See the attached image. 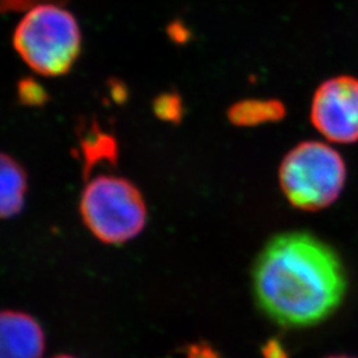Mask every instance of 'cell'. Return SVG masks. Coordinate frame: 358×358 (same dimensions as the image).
I'll list each match as a JSON object with an SVG mask.
<instances>
[{"mask_svg": "<svg viewBox=\"0 0 358 358\" xmlns=\"http://www.w3.org/2000/svg\"><path fill=\"white\" fill-rule=\"evenodd\" d=\"M186 358H220L219 353L207 343H196L189 346Z\"/></svg>", "mask_w": 358, "mask_h": 358, "instance_id": "13", "label": "cell"}, {"mask_svg": "<svg viewBox=\"0 0 358 358\" xmlns=\"http://www.w3.org/2000/svg\"><path fill=\"white\" fill-rule=\"evenodd\" d=\"M28 177L23 166L10 157L0 153V217L17 215L26 202Z\"/></svg>", "mask_w": 358, "mask_h": 358, "instance_id": "8", "label": "cell"}, {"mask_svg": "<svg viewBox=\"0 0 358 358\" xmlns=\"http://www.w3.org/2000/svg\"><path fill=\"white\" fill-rule=\"evenodd\" d=\"M344 158L329 145L304 141L282 158L279 185L291 205L319 211L334 203L345 187Z\"/></svg>", "mask_w": 358, "mask_h": 358, "instance_id": "3", "label": "cell"}, {"mask_svg": "<svg viewBox=\"0 0 358 358\" xmlns=\"http://www.w3.org/2000/svg\"><path fill=\"white\" fill-rule=\"evenodd\" d=\"M153 110L158 118L177 124L183 117V103L176 93H164L154 100Z\"/></svg>", "mask_w": 358, "mask_h": 358, "instance_id": "10", "label": "cell"}, {"mask_svg": "<svg viewBox=\"0 0 358 358\" xmlns=\"http://www.w3.org/2000/svg\"><path fill=\"white\" fill-rule=\"evenodd\" d=\"M264 358H288V355L282 344L276 340H269L263 348Z\"/></svg>", "mask_w": 358, "mask_h": 358, "instance_id": "14", "label": "cell"}, {"mask_svg": "<svg viewBox=\"0 0 358 358\" xmlns=\"http://www.w3.org/2000/svg\"><path fill=\"white\" fill-rule=\"evenodd\" d=\"M78 149L85 178L90 177L94 167L103 164L115 165L118 159V143L115 136L105 131L96 121L80 130Z\"/></svg>", "mask_w": 358, "mask_h": 358, "instance_id": "7", "label": "cell"}, {"mask_svg": "<svg viewBox=\"0 0 358 358\" xmlns=\"http://www.w3.org/2000/svg\"><path fill=\"white\" fill-rule=\"evenodd\" d=\"M227 115L235 127H256L282 120L285 108L276 100H244L232 105Z\"/></svg>", "mask_w": 358, "mask_h": 358, "instance_id": "9", "label": "cell"}, {"mask_svg": "<svg viewBox=\"0 0 358 358\" xmlns=\"http://www.w3.org/2000/svg\"><path fill=\"white\" fill-rule=\"evenodd\" d=\"M80 214L100 242L124 244L145 229L148 207L133 182L117 176H99L83 190Z\"/></svg>", "mask_w": 358, "mask_h": 358, "instance_id": "4", "label": "cell"}, {"mask_svg": "<svg viewBox=\"0 0 358 358\" xmlns=\"http://www.w3.org/2000/svg\"><path fill=\"white\" fill-rule=\"evenodd\" d=\"M19 99L24 105L38 106L45 103L47 93L36 81L32 78H26L19 84Z\"/></svg>", "mask_w": 358, "mask_h": 358, "instance_id": "11", "label": "cell"}, {"mask_svg": "<svg viewBox=\"0 0 358 358\" xmlns=\"http://www.w3.org/2000/svg\"><path fill=\"white\" fill-rule=\"evenodd\" d=\"M328 358H355V357H349V356H332V357Z\"/></svg>", "mask_w": 358, "mask_h": 358, "instance_id": "15", "label": "cell"}, {"mask_svg": "<svg viewBox=\"0 0 358 358\" xmlns=\"http://www.w3.org/2000/svg\"><path fill=\"white\" fill-rule=\"evenodd\" d=\"M13 48L34 72L64 76L76 64L83 35L76 17L60 4H40L15 28Z\"/></svg>", "mask_w": 358, "mask_h": 358, "instance_id": "2", "label": "cell"}, {"mask_svg": "<svg viewBox=\"0 0 358 358\" xmlns=\"http://www.w3.org/2000/svg\"><path fill=\"white\" fill-rule=\"evenodd\" d=\"M251 279L257 308L285 328H308L328 320L348 291L338 254L306 231L271 238L256 257Z\"/></svg>", "mask_w": 358, "mask_h": 358, "instance_id": "1", "label": "cell"}, {"mask_svg": "<svg viewBox=\"0 0 358 358\" xmlns=\"http://www.w3.org/2000/svg\"><path fill=\"white\" fill-rule=\"evenodd\" d=\"M55 358H76V357H72V356H59V357H55Z\"/></svg>", "mask_w": 358, "mask_h": 358, "instance_id": "16", "label": "cell"}, {"mask_svg": "<svg viewBox=\"0 0 358 358\" xmlns=\"http://www.w3.org/2000/svg\"><path fill=\"white\" fill-rule=\"evenodd\" d=\"M310 122L328 141L357 142V77H331L320 84L310 103Z\"/></svg>", "mask_w": 358, "mask_h": 358, "instance_id": "5", "label": "cell"}, {"mask_svg": "<svg viewBox=\"0 0 358 358\" xmlns=\"http://www.w3.org/2000/svg\"><path fill=\"white\" fill-rule=\"evenodd\" d=\"M45 334L36 319L19 310H0V358H43Z\"/></svg>", "mask_w": 358, "mask_h": 358, "instance_id": "6", "label": "cell"}, {"mask_svg": "<svg viewBox=\"0 0 358 358\" xmlns=\"http://www.w3.org/2000/svg\"><path fill=\"white\" fill-rule=\"evenodd\" d=\"M69 0H0V13L28 11L40 4L64 6Z\"/></svg>", "mask_w": 358, "mask_h": 358, "instance_id": "12", "label": "cell"}]
</instances>
